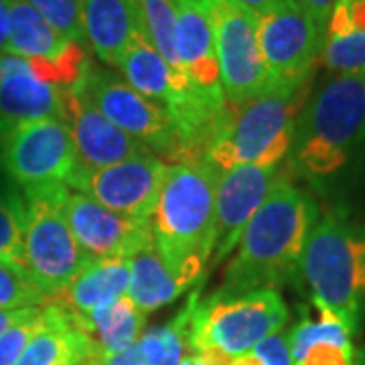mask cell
<instances>
[{"label":"cell","mask_w":365,"mask_h":365,"mask_svg":"<svg viewBox=\"0 0 365 365\" xmlns=\"http://www.w3.org/2000/svg\"><path fill=\"white\" fill-rule=\"evenodd\" d=\"M288 309L274 288L244 294H213L197 304L191 297V319L187 341L193 351L220 349L232 357L252 351L260 341L280 333Z\"/></svg>","instance_id":"cell-7"},{"label":"cell","mask_w":365,"mask_h":365,"mask_svg":"<svg viewBox=\"0 0 365 365\" xmlns=\"http://www.w3.org/2000/svg\"><path fill=\"white\" fill-rule=\"evenodd\" d=\"M175 2H179V4H189V6H195V9H201V11L211 13L217 0H175Z\"/></svg>","instance_id":"cell-34"},{"label":"cell","mask_w":365,"mask_h":365,"mask_svg":"<svg viewBox=\"0 0 365 365\" xmlns=\"http://www.w3.org/2000/svg\"><path fill=\"white\" fill-rule=\"evenodd\" d=\"M220 170L207 160L169 165L153 213L160 258L189 288L215 250V197Z\"/></svg>","instance_id":"cell-2"},{"label":"cell","mask_w":365,"mask_h":365,"mask_svg":"<svg viewBox=\"0 0 365 365\" xmlns=\"http://www.w3.org/2000/svg\"><path fill=\"white\" fill-rule=\"evenodd\" d=\"M278 179V167L237 165L223 170L215 197V262H223Z\"/></svg>","instance_id":"cell-15"},{"label":"cell","mask_w":365,"mask_h":365,"mask_svg":"<svg viewBox=\"0 0 365 365\" xmlns=\"http://www.w3.org/2000/svg\"><path fill=\"white\" fill-rule=\"evenodd\" d=\"M181 365H207V364H205V361H203V359H201V357L195 353V355H185Z\"/></svg>","instance_id":"cell-35"},{"label":"cell","mask_w":365,"mask_h":365,"mask_svg":"<svg viewBox=\"0 0 365 365\" xmlns=\"http://www.w3.org/2000/svg\"><path fill=\"white\" fill-rule=\"evenodd\" d=\"M365 143V76H335L314 91L297 118L290 146L300 175L325 179Z\"/></svg>","instance_id":"cell-3"},{"label":"cell","mask_w":365,"mask_h":365,"mask_svg":"<svg viewBox=\"0 0 365 365\" xmlns=\"http://www.w3.org/2000/svg\"><path fill=\"white\" fill-rule=\"evenodd\" d=\"M31 309H33V307H29V309H14V311H0V335H2L6 329H11L14 323H19Z\"/></svg>","instance_id":"cell-31"},{"label":"cell","mask_w":365,"mask_h":365,"mask_svg":"<svg viewBox=\"0 0 365 365\" xmlns=\"http://www.w3.org/2000/svg\"><path fill=\"white\" fill-rule=\"evenodd\" d=\"M11 39V13H9V2L0 0V53H6Z\"/></svg>","instance_id":"cell-30"},{"label":"cell","mask_w":365,"mask_h":365,"mask_svg":"<svg viewBox=\"0 0 365 365\" xmlns=\"http://www.w3.org/2000/svg\"><path fill=\"white\" fill-rule=\"evenodd\" d=\"M67 124L71 128L78 155V167L73 173L106 169L110 165L150 153L143 143L118 128L98 110L83 88L81 78L67 90Z\"/></svg>","instance_id":"cell-14"},{"label":"cell","mask_w":365,"mask_h":365,"mask_svg":"<svg viewBox=\"0 0 365 365\" xmlns=\"http://www.w3.org/2000/svg\"><path fill=\"white\" fill-rule=\"evenodd\" d=\"M258 19L268 88H304L323 51L325 29L297 0H278Z\"/></svg>","instance_id":"cell-9"},{"label":"cell","mask_w":365,"mask_h":365,"mask_svg":"<svg viewBox=\"0 0 365 365\" xmlns=\"http://www.w3.org/2000/svg\"><path fill=\"white\" fill-rule=\"evenodd\" d=\"M26 203L13 191L0 189V262L25 270L23 240H25Z\"/></svg>","instance_id":"cell-25"},{"label":"cell","mask_w":365,"mask_h":365,"mask_svg":"<svg viewBox=\"0 0 365 365\" xmlns=\"http://www.w3.org/2000/svg\"><path fill=\"white\" fill-rule=\"evenodd\" d=\"M235 2H240L242 6H246L252 13H256L260 16V14L266 13L268 9H272L278 0H235Z\"/></svg>","instance_id":"cell-33"},{"label":"cell","mask_w":365,"mask_h":365,"mask_svg":"<svg viewBox=\"0 0 365 365\" xmlns=\"http://www.w3.org/2000/svg\"><path fill=\"white\" fill-rule=\"evenodd\" d=\"M102 365H143V361L138 359L136 349L132 347L130 351L120 353V355H114V357H108V359H104Z\"/></svg>","instance_id":"cell-32"},{"label":"cell","mask_w":365,"mask_h":365,"mask_svg":"<svg viewBox=\"0 0 365 365\" xmlns=\"http://www.w3.org/2000/svg\"><path fill=\"white\" fill-rule=\"evenodd\" d=\"M31 120L67 122V90L41 79L25 57L0 53V126Z\"/></svg>","instance_id":"cell-16"},{"label":"cell","mask_w":365,"mask_h":365,"mask_svg":"<svg viewBox=\"0 0 365 365\" xmlns=\"http://www.w3.org/2000/svg\"><path fill=\"white\" fill-rule=\"evenodd\" d=\"M29 4L49 23V25L63 35L66 39L76 41L83 45V26H81V11L79 0H29Z\"/></svg>","instance_id":"cell-28"},{"label":"cell","mask_w":365,"mask_h":365,"mask_svg":"<svg viewBox=\"0 0 365 365\" xmlns=\"http://www.w3.org/2000/svg\"><path fill=\"white\" fill-rule=\"evenodd\" d=\"M45 327L31 339L16 365H102L104 357L76 314L57 299L45 302Z\"/></svg>","instance_id":"cell-18"},{"label":"cell","mask_w":365,"mask_h":365,"mask_svg":"<svg viewBox=\"0 0 365 365\" xmlns=\"http://www.w3.org/2000/svg\"><path fill=\"white\" fill-rule=\"evenodd\" d=\"M45 304L33 307L29 313L0 335V365H16L31 339L45 327Z\"/></svg>","instance_id":"cell-27"},{"label":"cell","mask_w":365,"mask_h":365,"mask_svg":"<svg viewBox=\"0 0 365 365\" xmlns=\"http://www.w3.org/2000/svg\"><path fill=\"white\" fill-rule=\"evenodd\" d=\"M49 297L41 290L26 270L0 262V311L43 307Z\"/></svg>","instance_id":"cell-26"},{"label":"cell","mask_w":365,"mask_h":365,"mask_svg":"<svg viewBox=\"0 0 365 365\" xmlns=\"http://www.w3.org/2000/svg\"><path fill=\"white\" fill-rule=\"evenodd\" d=\"M314 304H321L355 331L365 297V232L329 213L314 223L300 262Z\"/></svg>","instance_id":"cell-5"},{"label":"cell","mask_w":365,"mask_h":365,"mask_svg":"<svg viewBox=\"0 0 365 365\" xmlns=\"http://www.w3.org/2000/svg\"><path fill=\"white\" fill-rule=\"evenodd\" d=\"M81 83L91 102L118 128L128 132L150 153L155 150L157 157L163 155L177 165L185 163L179 132L163 106L134 90L126 79L90 63L81 76Z\"/></svg>","instance_id":"cell-11"},{"label":"cell","mask_w":365,"mask_h":365,"mask_svg":"<svg viewBox=\"0 0 365 365\" xmlns=\"http://www.w3.org/2000/svg\"><path fill=\"white\" fill-rule=\"evenodd\" d=\"M191 319V300L173 323L146 331L134 345L143 365H181Z\"/></svg>","instance_id":"cell-23"},{"label":"cell","mask_w":365,"mask_h":365,"mask_svg":"<svg viewBox=\"0 0 365 365\" xmlns=\"http://www.w3.org/2000/svg\"><path fill=\"white\" fill-rule=\"evenodd\" d=\"M211 23L225 102L240 108L268 90L258 35L260 19L235 0H217Z\"/></svg>","instance_id":"cell-10"},{"label":"cell","mask_w":365,"mask_h":365,"mask_svg":"<svg viewBox=\"0 0 365 365\" xmlns=\"http://www.w3.org/2000/svg\"><path fill=\"white\" fill-rule=\"evenodd\" d=\"M317 205L287 179H276L268 197L252 215L227 266L222 294H244L282 287L297 278Z\"/></svg>","instance_id":"cell-1"},{"label":"cell","mask_w":365,"mask_h":365,"mask_svg":"<svg viewBox=\"0 0 365 365\" xmlns=\"http://www.w3.org/2000/svg\"><path fill=\"white\" fill-rule=\"evenodd\" d=\"M66 217L78 244L91 260H130L132 256L155 244L153 223L126 217L78 191L67 193Z\"/></svg>","instance_id":"cell-13"},{"label":"cell","mask_w":365,"mask_h":365,"mask_svg":"<svg viewBox=\"0 0 365 365\" xmlns=\"http://www.w3.org/2000/svg\"><path fill=\"white\" fill-rule=\"evenodd\" d=\"M187 287L170 272L157 246H148L130 258L128 297L144 314L177 300Z\"/></svg>","instance_id":"cell-22"},{"label":"cell","mask_w":365,"mask_h":365,"mask_svg":"<svg viewBox=\"0 0 365 365\" xmlns=\"http://www.w3.org/2000/svg\"><path fill=\"white\" fill-rule=\"evenodd\" d=\"M0 167L23 189L66 182L78 167L71 128L63 120L0 126Z\"/></svg>","instance_id":"cell-8"},{"label":"cell","mask_w":365,"mask_h":365,"mask_svg":"<svg viewBox=\"0 0 365 365\" xmlns=\"http://www.w3.org/2000/svg\"><path fill=\"white\" fill-rule=\"evenodd\" d=\"M146 37L179 76H185L177 51V4L175 0H136Z\"/></svg>","instance_id":"cell-24"},{"label":"cell","mask_w":365,"mask_h":365,"mask_svg":"<svg viewBox=\"0 0 365 365\" xmlns=\"http://www.w3.org/2000/svg\"><path fill=\"white\" fill-rule=\"evenodd\" d=\"M130 284V260L128 258H96L67 284V288L53 297L78 317H90L98 309L126 297Z\"/></svg>","instance_id":"cell-20"},{"label":"cell","mask_w":365,"mask_h":365,"mask_svg":"<svg viewBox=\"0 0 365 365\" xmlns=\"http://www.w3.org/2000/svg\"><path fill=\"white\" fill-rule=\"evenodd\" d=\"M169 165L155 153L138 155L106 169L73 173L67 185L104 207L132 220L150 222Z\"/></svg>","instance_id":"cell-12"},{"label":"cell","mask_w":365,"mask_h":365,"mask_svg":"<svg viewBox=\"0 0 365 365\" xmlns=\"http://www.w3.org/2000/svg\"><path fill=\"white\" fill-rule=\"evenodd\" d=\"M83 37L106 66L118 67L122 55L140 31L136 0H79Z\"/></svg>","instance_id":"cell-19"},{"label":"cell","mask_w":365,"mask_h":365,"mask_svg":"<svg viewBox=\"0 0 365 365\" xmlns=\"http://www.w3.org/2000/svg\"><path fill=\"white\" fill-rule=\"evenodd\" d=\"M67 193L66 182L25 189V270L49 299L61 294L91 262L67 222Z\"/></svg>","instance_id":"cell-6"},{"label":"cell","mask_w":365,"mask_h":365,"mask_svg":"<svg viewBox=\"0 0 365 365\" xmlns=\"http://www.w3.org/2000/svg\"><path fill=\"white\" fill-rule=\"evenodd\" d=\"M353 341H317L292 355V365H353Z\"/></svg>","instance_id":"cell-29"},{"label":"cell","mask_w":365,"mask_h":365,"mask_svg":"<svg viewBox=\"0 0 365 365\" xmlns=\"http://www.w3.org/2000/svg\"><path fill=\"white\" fill-rule=\"evenodd\" d=\"M78 325L90 335L102 357H114L120 353L130 351L132 347L143 337L146 314L132 302L126 294L98 309L90 317H78Z\"/></svg>","instance_id":"cell-21"},{"label":"cell","mask_w":365,"mask_h":365,"mask_svg":"<svg viewBox=\"0 0 365 365\" xmlns=\"http://www.w3.org/2000/svg\"><path fill=\"white\" fill-rule=\"evenodd\" d=\"M300 96L302 88H268L252 102L240 106L237 116L227 114L223 120L203 160L220 173L237 165L280 167L292 146Z\"/></svg>","instance_id":"cell-4"},{"label":"cell","mask_w":365,"mask_h":365,"mask_svg":"<svg viewBox=\"0 0 365 365\" xmlns=\"http://www.w3.org/2000/svg\"><path fill=\"white\" fill-rule=\"evenodd\" d=\"M177 4V51L191 88L211 104L227 106L223 96L220 63L215 55L211 13L189 4Z\"/></svg>","instance_id":"cell-17"}]
</instances>
